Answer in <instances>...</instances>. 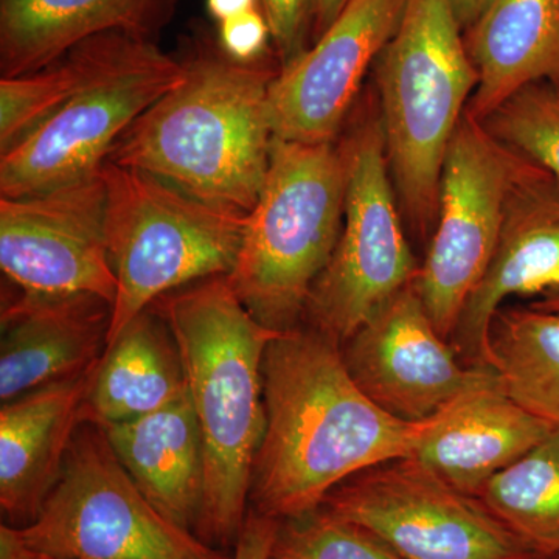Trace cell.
Here are the masks:
<instances>
[{"label": "cell", "instance_id": "6da1fadb", "mask_svg": "<svg viewBox=\"0 0 559 559\" xmlns=\"http://www.w3.org/2000/svg\"><path fill=\"white\" fill-rule=\"evenodd\" d=\"M266 428L249 502L283 521L322 507L349 477L411 457L419 423L392 417L349 377L341 344L311 326L280 333L263 359Z\"/></svg>", "mask_w": 559, "mask_h": 559}, {"label": "cell", "instance_id": "7a4b0ae2", "mask_svg": "<svg viewBox=\"0 0 559 559\" xmlns=\"http://www.w3.org/2000/svg\"><path fill=\"white\" fill-rule=\"evenodd\" d=\"M183 79L121 135L108 162L148 173L194 200L249 215L270 171V91L275 51L231 60L218 40L198 35Z\"/></svg>", "mask_w": 559, "mask_h": 559}, {"label": "cell", "instance_id": "3957f363", "mask_svg": "<svg viewBox=\"0 0 559 559\" xmlns=\"http://www.w3.org/2000/svg\"><path fill=\"white\" fill-rule=\"evenodd\" d=\"M151 307L178 344L204 441V495L194 535L215 549L235 546L266 428L264 353L280 333L246 310L227 275L173 290Z\"/></svg>", "mask_w": 559, "mask_h": 559}, {"label": "cell", "instance_id": "277c9868", "mask_svg": "<svg viewBox=\"0 0 559 559\" xmlns=\"http://www.w3.org/2000/svg\"><path fill=\"white\" fill-rule=\"evenodd\" d=\"M374 76L401 212L430 240L448 145L479 83L452 0H407Z\"/></svg>", "mask_w": 559, "mask_h": 559}, {"label": "cell", "instance_id": "5b68a950", "mask_svg": "<svg viewBox=\"0 0 559 559\" xmlns=\"http://www.w3.org/2000/svg\"><path fill=\"white\" fill-rule=\"evenodd\" d=\"M345 162L336 142L274 139L271 165L245 237L231 289L275 333L299 329L344 223Z\"/></svg>", "mask_w": 559, "mask_h": 559}, {"label": "cell", "instance_id": "8992f818", "mask_svg": "<svg viewBox=\"0 0 559 559\" xmlns=\"http://www.w3.org/2000/svg\"><path fill=\"white\" fill-rule=\"evenodd\" d=\"M83 81L35 130L0 154V198L58 189L105 167L121 135L186 75L154 39L102 33L76 44Z\"/></svg>", "mask_w": 559, "mask_h": 559}, {"label": "cell", "instance_id": "52a82bcc", "mask_svg": "<svg viewBox=\"0 0 559 559\" xmlns=\"http://www.w3.org/2000/svg\"><path fill=\"white\" fill-rule=\"evenodd\" d=\"M106 241L117 278L106 347L173 290L229 275L246 218L194 200L148 173L106 162Z\"/></svg>", "mask_w": 559, "mask_h": 559}, {"label": "cell", "instance_id": "ba28073f", "mask_svg": "<svg viewBox=\"0 0 559 559\" xmlns=\"http://www.w3.org/2000/svg\"><path fill=\"white\" fill-rule=\"evenodd\" d=\"M345 162L344 223L304 322L345 342L385 301L417 278L380 116L364 117L340 143Z\"/></svg>", "mask_w": 559, "mask_h": 559}, {"label": "cell", "instance_id": "9c48e42d", "mask_svg": "<svg viewBox=\"0 0 559 559\" xmlns=\"http://www.w3.org/2000/svg\"><path fill=\"white\" fill-rule=\"evenodd\" d=\"M16 528L25 543L61 559H227L162 514L90 421L76 430L38 518Z\"/></svg>", "mask_w": 559, "mask_h": 559}, {"label": "cell", "instance_id": "30bf717a", "mask_svg": "<svg viewBox=\"0 0 559 559\" xmlns=\"http://www.w3.org/2000/svg\"><path fill=\"white\" fill-rule=\"evenodd\" d=\"M528 157L500 142L468 110L441 167L439 213L415 288L450 341L466 300L495 255L510 194Z\"/></svg>", "mask_w": 559, "mask_h": 559}, {"label": "cell", "instance_id": "8fae6325", "mask_svg": "<svg viewBox=\"0 0 559 559\" xmlns=\"http://www.w3.org/2000/svg\"><path fill=\"white\" fill-rule=\"evenodd\" d=\"M403 559H540L476 496L411 457L349 477L322 503Z\"/></svg>", "mask_w": 559, "mask_h": 559}, {"label": "cell", "instance_id": "7c38bea8", "mask_svg": "<svg viewBox=\"0 0 559 559\" xmlns=\"http://www.w3.org/2000/svg\"><path fill=\"white\" fill-rule=\"evenodd\" d=\"M0 267L17 288L95 296L114 304L106 241V183L97 175L58 189L0 198Z\"/></svg>", "mask_w": 559, "mask_h": 559}, {"label": "cell", "instance_id": "4fadbf2b", "mask_svg": "<svg viewBox=\"0 0 559 559\" xmlns=\"http://www.w3.org/2000/svg\"><path fill=\"white\" fill-rule=\"evenodd\" d=\"M349 377L377 406L406 423L426 421L495 370L466 366L433 326L415 282L341 344Z\"/></svg>", "mask_w": 559, "mask_h": 559}, {"label": "cell", "instance_id": "5bb4252c", "mask_svg": "<svg viewBox=\"0 0 559 559\" xmlns=\"http://www.w3.org/2000/svg\"><path fill=\"white\" fill-rule=\"evenodd\" d=\"M407 0H348L299 60L280 69L270 91L274 138L336 142L371 66L399 28Z\"/></svg>", "mask_w": 559, "mask_h": 559}, {"label": "cell", "instance_id": "9a60e30c", "mask_svg": "<svg viewBox=\"0 0 559 559\" xmlns=\"http://www.w3.org/2000/svg\"><path fill=\"white\" fill-rule=\"evenodd\" d=\"M558 289L559 183L528 159L511 191L495 255L452 333V348L466 366L495 370L489 334L503 301Z\"/></svg>", "mask_w": 559, "mask_h": 559}, {"label": "cell", "instance_id": "2e32d148", "mask_svg": "<svg viewBox=\"0 0 559 559\" xmlns=\"http://www.w3.org/2000/svg\"><path fill=\"white\" fill-rule=\"evenodd\" d=\"M112 304L95 296L17 290L3 300L0 401L72 380L97 366L108 341Z\"/></svg>", "mask_w": 559, "mask_h": 559}, {"label": "cell", "instance_id": "e0dca14e", "mask_svg": "<svg viewBox=\"0 0 559 559\" xmlns=\"http://www.w3.org/2000/svg\"><path fill=\"white\" fill-rule=\"evenodd\" d=\"M555 428L514 403L498 377L419 423L411 459L452 488L477 498L492 477L524 457Z\"/></svg>", "mask_w": 559, "mask_h": 559}, {"label": "cell", "instance_id": "ac0fdd59", "mask_svg": "<svg viewBox=\"0 0 559 559\" xmlns=\"http://www.w3.org/2000/svg\"><path fill=\"white\" fill-rule=\"evenodd\" d=\"M95 367L2 404L0 507L9 525L32 524L57 487L70 444L83 423Z\"/></svg>", "mask_w": 559, "mask_h": 559}, {"label": "cell", "instance_id": "d6986e66", "mask_svg": "<svg viewBox=\"0 0 559 559\" xmlns=\"http://www.w3.org/2000/svg\"><path fill=\"white\" fill-rule=\"evenodd\" d=\"M178 0H0L2 79L49 68L108 32L154 39Z\"/></svg>", "mask_w": 559, "mask_h": 559}, {"label": "cell", "instance_id": "ffe728a7", "mask_svg": "<svg viewBox=\"0 0 559 559\" xmlns=\"http://www.w3.org/2000/svg\"><path fill=\"white\" fill-rule=\"evenodd\" d=\"M145 498L194 533L204 495V441L189 390L162 409L100 426Z\"/></svg>", "mask_w": 559, "mask_h": 559}, {"label": "cell", "instance_id": "44dd1931", "mask_svg": "<svg viewBox=\"0 0 559 559\" xmlns=\"http://www.w3.org/2000/svg\"><path fill=\"white\" fill-rule=\"evenodd\" d=\"M465 40L479 76L466 110L477 120L528 84L559 87V0H489Z\"/></svg>", "mask_w": 559, "mask_h": 559}, {"label": "cell", "instance_id": "7402d4cb", "mask_svg": "<svg viewBox=\"0 0 559 559\" xmlns=\"http://www.w3.org/2000/svg\"><path fill=\"white\" fill-rule=\"evenodd\" d=\"M187 390L170 325L146 308L103 349L83 409V423L105 426L153 414Z\"/></svg>", "mask_w": 559, "mask_h": 559}, {"label": "cell", "instance_id": "603a6c76", "mask_svg": "<svg viewBox=\"0 0 559 559\" xmlns=\"http://www.w3.org/2000/svg\"><path fill=\"white\" fill-rule=\"evenodd\" d=\"M503 392L530 414L559 426V311L500 310L491 334Z\"/></svg>", "mask_w": 559, "mask_h": 559}, {"label": "cell", "instance_id": "cb8c5ba5", "mask_svg": "<svg viewBox=\"0 0 559 559\" xmlns=\"http://www.w3.org/2000/svg\"><path fill=\"white\" fill-rule=\"evenodd\" d=\"M543 557L559 551V426L477 496Z\"/></svg>", "mask_w": 559, "mask_h": 559}, {"label": "cell", "instance_id": "d4e9b609", "mask_svg": "<svg viewBox=\"0 0 559 559\" xmlns=\"http://www.w3.org/2000/svg\"><path fill=\"white\" fill-rule=\"evenodd\" d=\"M83 50L70 49L49 68L0 80V154L35 130L83 81Z\"/></svg>", "mask_w": 559, "mask_h": 559}, {"label": "cell", "instance_id": "484cf974", "mask_svg": "<svg viewBox=\"0 0 559 559\" xmlns=\"http://www.w3.org/2000/svg\"><path fill=\"white\" fill-rule=\"evenodd\" d=\"M481 123L496 139L536 162L559 183V87L550 83L528 84Z\"/></svg>", "mask_w": 559, "mask_h": 559}, {"label": "cell", "instance_id": "4316f807", "mask_svg": "<svg viewBox=\"0 0 559 559\" xmlns=\"http://www.w3.org/2000/svg\"><path fill=\"white\" fill-rule=\"evenodd\" d=\"M270 559H403L359 525L320 509L278 521Z\"/></svg>", "mask_w": 559, "mask_h": 559}, {"label": "cell", "instance_id": "83f0119b", "mask_svg": "<svg viewBox=\"0 0 559 559\" xmlns=\"http://www.w3.org/2000/svg\"><path fill=\"white\" fill-rule=\"evenodd\" d=\"M270 24L280 69L288 68L311 47L314 0H260Z\"/></svg>", "mask_w": 559, "mask_h": 559}, {"label": "cell", "instance_id": "f1b7e54d", "mask_svg": "<svg viewBox=\"0 0 559 559\" xmlns=\"http://www.w3.org/2000/svg\"><path fill=\"white\" fill-rule=\"evenodd\" d=\"M221 49L231 60L259 61L271 53V28L263 9L250 10L218 24L216 36Z\"/></svg>", "mask_w": 559, "mask_h": 559}, {"label": "cell", "instance_id": "f546056e", "mask_svg": "<svg viewBox=\"0 0 559 559\" xmlns=\"http://www.w3.org/2000/svg\"><path fill=\"white\" fill-rule=\"evenodd\" d=\"M277 528L278 521L274 518L255 510L248 511L240 536L235 543L231 559H270Z\"/></svg>", "mask_w": 559, "mask_h": 559}, {"label": "cell", "instance_id": "4dcf8cb0", "mask_svg": "<svg viewBox=\"0 0 559 559\" xmlns=\"http://www.w3.org/2000/svg\"><path fill=\"white\" fill-rule=\"evenodd\" d=\"M0 559H61L35 549L25 543L16 527L2 524L0 527Z\"/></svg>", "mask_w": 559, "mask_h": 559}, {"label": "cell", "instance_id": "1f68e13d", "mask_svg": "<svg viewBox=\"0 0 559 559\" xmlns=\"http://www.w3.org/2000/svg\"><path fill=\"white\" fill-rule=\"evenodd\" d=\"M205 7L212 20L221 22L240 16L250 10L260 9V0H205Z\"/></svg>", "mask_w": 559, "mask_h": 559}, {"label": "cell", "instance_id": "d6a6232c", "mask_svg": "<svg viewBox=\"0 0 559 559\" xmlns=\"http://www.w3.org/2000/svg\"><path fill=\"white\" fill-rule=\"evenodd\" d=\"M347 2L348 0H314L312 43L333 24L334 20L340 16L342 9L347 5Z\"/></svg>", "mask_w": 559, "mask_h": 559}, {"label": "cell", "instance_id": "836d02e7", "mask_svg": "<svg viewBox=\"0 0 559 559\" xmlns=\"http://www.w3.org/2000/svg\"><path fill=\"white\" fill-rule=\"evenodd\" d=\"M489 0H452L455 16L462 25L463 32L468 31L471 25L477 21L481 11L487 9Z\"/></svg>", "mask_w": 559, "mask_h": 559}, {"label": "cell", "instance_id": "e575fe53", "mask_svg": "<svg viewBox=\"0 0 559 559\" xmlns=\"http://www.w3.org/2000/svg\"><path fill=\"white\" fill-rule=\"evenodd\" d=\"M530 305L539 308V310L559 311V289L546 294V296H543V299L533 301V304Z\"/></svg>", "mask_w": 559, "mask_h": 559}, {"label": "cell", "instance_id": "d590c367", "mask_svg": "<svg viewBox=\"0 0 559 559\" xmlns=\"http://www.w3.org/2000/svg\"><path fill=\"white\" fill-rule=\"evenodd\" d=\"M540 559H559V551H558V554L549 555V557H544Z\"/></svg>", "mask_w": 559, "mask_h": 559}]
</instances>
